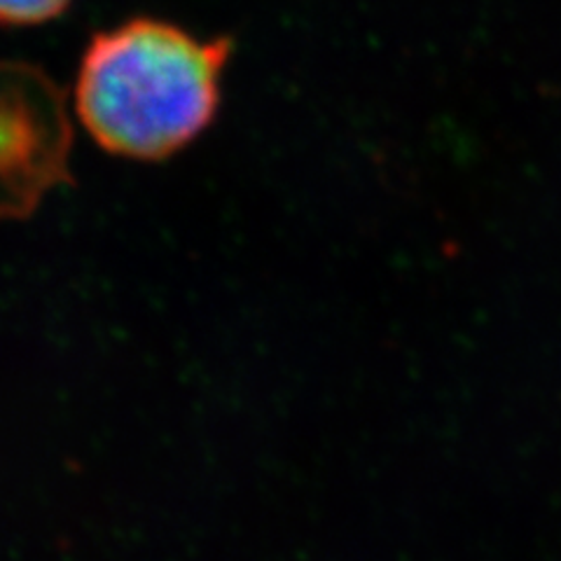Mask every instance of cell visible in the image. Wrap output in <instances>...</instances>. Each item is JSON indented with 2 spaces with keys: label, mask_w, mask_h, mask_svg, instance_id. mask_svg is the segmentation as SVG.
Wrapping results in <instances>:
<instances>
[{
  "label": "cell",
  "mask_w": 561,
  "mask_h": 561,
  "mask_svg": "<svg viewBox=\"0 0 561 561\" xmlns=\"http://www.w3.org/2000/svg\"><path fill=\"white\" fill-rule=\"evenodd\" d=\"M232 35H197L160 16H129L92 33L73 113L94 144L129 162H164L214 125Z\"/></svg>",
  "instance_id": "cell-1"
},
{
  "label": "cell",
  "mask_w": 561,
  "mask_h": 561,
  "mask_svg": "<svg viewBox=\"0 0 561 561\" xmlns=\"http://www.w3.org/2000/svg\"><path fill=\"white\" fill-rule=\"evenodd\" d=\"M73 108L45 68L0 59V222L31 218L73 185Z\"/></svg>",
  "instance_id": "cell-2"
},
{
  "label": "cell",
  "mask_w": 561,
  "mask_h": 561,
  "mask_svg": "<svg viewBox=\"0 0 561 561\" xmlns=\"http://www.w3.org/2000/svg\"><path fill=\"white\" fill-rule=\"evenodd\" d=\"M73 0H0V26L28 28L59 20Z\"/></svg>",
  "instance_id": "cell-3"
}]
</instances>
